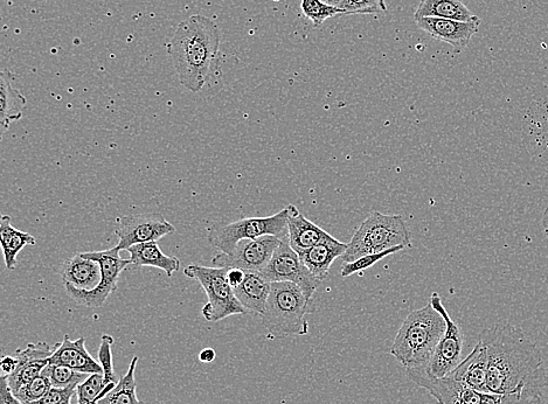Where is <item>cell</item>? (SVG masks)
<instances>
[{
    "instance_id": "obj_32",
    "label": "cell",
    "mask_w": 548,
    "mask_h": 404,
    "mask_svg": "<svg viewBox=\"0 0 548 404\" xmlns=\"http://www.w3.org/2000/svg\"><path fill=\"white\" fill-rule=\"evenodd\" d=\"M52 388L51 381L43 372L36 379L27 383L26 386L20 388L15 396L23 404L36 402L44 397L45 394Z\"/></svg>"
},
{
    "instance_id": "obj_15",
    "label": "cell",
    "mask_w": 548,
    "mask_h": 404,
    "mask_svg": "<svg viewBox=\"0 0 548 404\" xmlns=\"http://www.w3.org/2000/svg\"><path fill=\"white\" fill-rule=\"evenodd\" d=\"M50 364L66 366L89 375L103 374L100 362L90 355L83 337L72 340L65 336L61 343L55 344Z\"/></svg>"
},
{
    "instance_id": "obj_22",
    "label": "cell",
    "mask_w": 548,
    "mask_h": 404,
    "mask_svg": "<svg viewBox=\"0 0 548 404\" xmlns=\"http://www.w3.org/2000/svg\"><path fill=\"white\" fill-rule=\"evenodd\" d=\"M127 252L130 255L131 264L136 268L161 269L169 277L177 273L180 268L178 257L165 255L157 241L138 243V245L130 247Z\"/></svg>"
},
{
    "instance_id": "obj_37",
    "label": "cell",
    "mask_w": 548,
    "mask_h": 404,
    "mask_svg": "<svg viewBox=\"0 0 548 404\" xmlns=\"http://www.w3.org/2000/svg\"><path fill=\"white\" fill-rule=\"evenodd\" d=\"M18 365V360L16 357H4L2 360V364H0V367H2L3 375H10L13 372L16 371Z\"/></svg>"
},
{
    "instance_id": "obj_35",
    "label": "cell",
    "mask_w": 548,
    "mask_h": 404,
    "mask_svg": "<svg viewBox=\"0 0 548 404\" xmlns=\"http://www.w3.org/2000/svg\"><path fill=\"white\" fill-rule=\"evenodd\" d=\"M0 404H23L11 392L5 375H2V378H0Z\"/></svg>"
},
{
    "instance_id": "obj_26",
    "label": "cell",
    "mask_w": 548,
    "mask_h": 404,
    "mask_svg": "<svg viewBox=\"0 0 548 404\" xmlns=\"http://www.w3.org/2000/svg\"><path fill=\"white\" fill-rule=\"evenodd\" d=\"M138 357L131 360L128 372L122 376L116 387L99 401V404H144L137 397L135 378Z\"/></svg>"
},
{
    "instance_id": "obj_4",
    "label": "cell",
    "mask_w": 548,
    "mask_h": 404,
    "mask_svg": "<svg viewBox=\"0 0 548 404\" xmlns=\"http://www.w3.org/2000/svg\"><path fill=\"white\" fill-rule=\"evenodd\" d=\"M311 302L298 285L291 282L272 283L262 324L272 337L305 336L309 333L308 313Z\"/></svg>"
},
{
    "instance_id": "obj_1",
    "label": "cell",
    "mask_w": 548,
    "mask_h": 404,
    "mask_svg": "<svg viewBox=\"0 0 548 404\" xmlns=\"http://www.w3.org/2000/svg\"><path fill=\"white\" fill-rule=\"evenodd\" d=\"M478 340L487 351V393H516L547 373L539 348L519 327L495 324Z\"/></svg>"
},
{
    "instance_id": "obj_36",
    "label": "cell",
    "mask_w": 548,
    "mask_h": 404,
    "mask_svg": "<svg viewBox=\"0 0 548 404\" xmlns=\"http://www.w3.org/2000/svg\"><path fill=\"white\" fill-rule=\"evenodd\" d=\"M246 271L238 268H228L227 280L233 289L238 288L244 282Z\"/></svg>"
},
{
    "instance_id": "obj_29",
    "label": "cell",
    "mask_w": 548,
    "mask_h": 404,
    "mask_svg": "<svg viewBox=\"0 0 548 404\" xmlns=\"http://www.w3.org/2000/svg\"><path fill=\"white\" fill-rule=\"evenodd\" d=\"M114 338L103 334L99 348V362L103 371L104 386L117 385L120 379L114 371L113 352Z\"/></svg>"
},
{
    "instance_id": "obj_34",
    "label": "cell",
    "mask_w": 548,
    "mask_h": 404,
    "mask_svg": "<svg viewBox=\"0 0 548 404\" xmlns=\"http://www.w3.org/2000/svg\"><path fill=\"white\" fill-rule=\"evenodd\" d=\"M76 393H78V387H52L40 400L27 404H72Z\"/></svg>"
},
{
    "instance_id": "obj_38",
    "label": "cell",
    "mask_w": 548,
    "mask_h": 404,
    "mask_svg": "<svg viewBox=\"0 0 548 404\" xmlns=\"http://www.w3.org/2000/svg\"><path fill=\"white\" fill-rule=\"evenodd\" d=\"M215 357H217V353H215L212 348H205V350L201 351L199 354V359L201 362H204V364H210Z\"/></svg>"
},
{
    "instance_id": "obj_23",
    "label": "cell",
    "mask_w": 548,
    "mask_h": 404,
    "mask_svg": "<svg viewBox=\"0 0 548 404\" xmlns=\"http://www.w3.org/2000/svg\"><path fill=\"white\" fill-rule=\"evenodd\" d=\"M10 215L0 219V245L4 253L6 269L13 270L18 264V255L26 246H36L37 240L29 233L19 231L11 224Z\"/></svg>"
},
{
    "instance_id": "obj_19",
    "label": "cell",
    "mask_w": 548,
    "mask_h": 404,
    "mask_svg": "<svg viewBox=\"0 0 548 404\" xmlns=\"http://www.w3.org/2000/svg\"><path fill=\"white\" fill-rule=\"evenodd\" d=\"M348 250L346 243L338 241L334 236L318 243L301 255L305 266L311 271L319 281H324L329 275L332 263L338 257H343Z\"/></svg>"
},
{
    "instance_id": "obj_39",
    "label": "cell",
    "mask_w": 548,
    "mask_h": 404,
    "mask_svg": "<svg viewBox=\"0 0 548 404\" xmlns=\"http://www.w3.org/2000/svg\"><path fill=\"white\" fill-rule=\"evenodd\" d=\"M541 227H543L546 234H548V206L545 208L543 218H541Z\"/></svg>"
},
{
    "instance_id": "obj_7",
    "label": "cell",
    "mask_w": 548,
    "mask_h": 404,
    "mask_svg": "<svg viewBox=\"0 0 548 404\" xmlns=\"http://www.w3.org/2000/svg\"><path fill=\"white\" fill-rule=\"evenodd\" d=\"M274 235L284 238L288 235V208L266 218H246L231 224L212 225L207 231V240L221 253L232 254L242 240H254L261 236Z\"/></svg>"
},
{
    "instance_id": "obj_27",
    "label": "cell",
    "mask_w": 548,
    "mask_h": 404,
    "mask_svg": "<svg viewBox=\"0 0 548 404\" xmlns=\"http://www.w3.org/2000/svg\"><path fill=\"white\" fill-rule=\"evenodd\" d=\"M301 10L315 27L322 26L330 18L348 16L344 10L325 4L322 0H301Z\"/></svg>"
},
{
    "instance_id": "obj_12",
    "label": "cell",
    "mask_w": 548,
    "mask_h": 404,
    "mask_svg": "<svg viewBox=\"0 0 548 404\" xmlns=\"http://www.w3.org/2000/svg\"><path fill=\"white\" fill-rule=\"evenodd\" d=\"M281 240L282 238L274 235L261 236L254 240H242L232 254L220 252L215 255L212 264L218 268H238L261 273L272 260Z\"/></svg>"
},
{
    "instance_id": "obj_40",
    "label": "cell",
    "mask_w": 548,
    "mask_h": 404,
    "mask_svg": "<svg viewBox=\"0 0 548 404\" xmlns=\"http://www.w3.org/2000/svg\"><path fill=\"white\" fill-rule=\"evenodd\" d=\"M322 2L331 6H336V8H338V6L341 5L343 0H322Z\"/></svg>"
},
{
    "instance_id": "obj_17",
    "label": "cell",
    "mask_w": 548,
    "mask_h": 404,
    "mask_svg": "<svg viewBox=\"0 0 548 404\" xmlns=\"http://www.w3.org/2000/svg\"><path fill=\"white\" fill-rule=\"evenodd\" d=\"M448 375L478 392L487 393L488 358L487 351L480 340L473 352Z\"/></svg>"
},
{
    "instance_id": "obj_33",
    "label": "cell",
    "mask_w": 548,
    "mask_h": 404,
    "mask_svg": "<svg viewBox=\"0 0 548 404\" xmlns=\"http://www.w3.org/2000/svg\"><path fill=\"white\" fill-rule=\"evenodd\" d=\"M104 388H106V386H104L103 374L90 375L89 378L78 387V393H76L78 404H99L100 395Z\"/></svg>"
},
{
    "instance_id": "obj_30",
    "label": "cell",
    "mask_w": 548,
    "mask_h": 404,
    "mask_svg": "<svg viewBox=\"0 0 548 404\" xmlns=\"http://www.w3.org/2000/svg\"><path fill=\"white\" fill-rule=\"evenodd\" d=\"M338 8L348 16H372L387 11L385 0H343Z\"/></svg>"
},
{
    "instance_id": "obj_31",
    "label": "cell",
    "mask_w": 548,
    "mask_h": 404,
    "mask_svg": "<svg viewBox=\"0 0 548 404\" xmlns=\"http://www.w3.org/2000/svg\"><path fill=\"white\" fill-rule=\"evenodd\" d=\"M405 247H394L388 250H385L383 253L371 254L359 257V259L352 262H345L342 268V277H350L353 274L360 273V271L369 269L374 266V264L384 260L385 257L393 255L395 253L405 250Z\"/></svg>"
},
{
    "instance_id": "obj_28",
    "label": "cell",
    "mask_w": 548,
    "mask_h": 404,
    "mask_svg": "<svg viewBox=\"0 0 548 404\" xmlns=\"http://www.w3.org/2000/svg\"><path fill=\"white\" fill-rule=\"evenodd\" d=\"M43 372L50 379L52 387L57 388L79 387L90 376L89 374L76 372L66 366L52 364H48Z\"/></svg>"
},
{
    "instance_id": "obj_11",
    "label": "cell",
    "mask_w": 548,
    "mask_h": 404,
    "mask_svg": "<svg viewBox=\"0 0 548 404\" xmlns=\"http://www.w3.org/2000/svg\"><path fill=\"white\" fill-rule=\"evenodd\" d=\"M175 232V226L171 225L162 214L127 215V217L117 219L115 235L119 239V243L116 248L122 252V250H128L138 243L158 241Z\"/></svg>"
},
{
    "instance_id": "obj_6",
    "label": "cell",
    "mask_w": 548,
    "mask_h": 404,
    "mask_svg": "<svg viewBox=\"0 0 548 404\" xmlns=\"http://www.w3.org/2000/svg\"><path fill=\"white\" fill-rule=\"evenodd\" d=\"M228 268H210L191 264L184 275L197 281L206 292L207 304L201 313L207 322L218 323L235 315H248L227 280Z\"/></svg>"
},
{
    "instance_id": "obj_20",
    "label": "cell",
    "mask_w": 548,
    "mask_h": 404,
    "mask_svg": "<svg viewBox=\"0 0 548 404\" xmlns=\"http://www.w3.org/2000/svg\"><path fill=\"white\" fill-rule=\"evenodd\" d=\"M26 97L13 86V75L3 71L0 75V136H4L13 122L23 117Z\"/></svg>"
},
{
    "instance_id": "obj_13",
    "label": "cell",
    "mask_w": 548,
    "mask_h": 404,
    "mask_svg": "<svg viewBox=\"0 0 548 404\" xmlns=\"http://www.w3.org/2000/svg\"><path fill=\"white\" fill-rule=\"evenodd\" d=\"M414 22L430 37L452 46L455 53H461L480 30L482 20L477 18L471 22H459L441 18H414Z\"/></svg>"
},
{
    "instance_id": "obj_9",
    "label": "cell",
    "mask_w": 548,
    "mask_h": 404,
    "mask_svg": "<svg viewBox=\"0 0 548 404\" xmlns=\"http://www.w3.org/2000/svg\"><path fill=\"white\" fill-rule=\"evenodd\" d=\"M261 274L269 282H291L298 285L308 301L312 302L321 281L305 266L293 248L290 247L288 235L282 238L279 248L275 250L272 260Z\"/></svg>"
},
{
    "instance_id": "obj_10",
    "label": "cell",
    "mask_w": 548,
    "mask_h": 404,
    "mask_svg": "<svg viewBox=\"0 0 548 404\" xmlns=\"http://www.w3.org/2000/svg\"><path fill=\"white\" fill-rule=\"evenodd\" d=\"M429 303L445 318L447 329L443 333L439 344L435 348L433 357L425 369L427 374L434 376V378H445V376L452 373L461 364L464 344L463 333L460 326L450 317L445 305L442 304L441 297L436 292L430 297Z\"/></svg>"
},
{
    "instance_id": "obj_18",
    "label": "cell",
    "mask_w": 548,
    "mask_h": 404,
    "mask_svg": "<svg viewBox=\"0 0 548 404\" xmlns=\"http://www.w3.org/2000/svg\"><path fill=\"white\" fill-rule=\"evenodd\" d=\"M272 291V282L258 271H246L244 282L234 289L239 302L249 313L262 316L267 308V302Z\"/></svg>"
},
{
    "instance_id": "obj_2",
    "label": "cell",
    "mask_w": 548,
    "mask_h": 404,
    "mask_svg": "<svg viewBox=\"0 0 548 404\" xmlns=\"http://www.w3.org/2000/svg\"><path fill=\"white\" fill-rule=\"evenodd\" d=\"M220 47V30L212 19L193 15L180 23L169 54L180 83L192 93L204 88L213 73Z\"/></svg>"
},
{
    "instance_id": "obj_21",
    "label": "cell",
    "mask_w": 548,
    "mask_h": 404,
    "mask_svg": "<svg viewBox=\"0 0 548 404\" xmlns=\"http://www.w3.org/2000/svg\"><path fill=\"white\" fill-rule=\"evenodd\" d=\"M61 276L64 284L79 290H93L101 282L100 264L79 254L64 263Z\"/></svg>"
},
{
    "instance_id": "obj_25",
    "label": "cell",
    "mask_w": 548,
    "mask_h": 404,
    "mask_svg": "<svg viewBox=\"0 0 548 404\" xmlns=\"http://www.w3.org/2000/svg\"><path fill=\"white\" fill-rule=\"evenodd\" d=\"M548 392V374L511 394L483 393L478 404H541Z\"/></svg>"
},
{
    "instance_id": "obj_24",
    "label": "cell",
    "mask_w": 548,
    "mask_h": 404,
    "mask_svg": "<svg viewBox=\"0 0 548 404\" xmlns=\"http://www.w3.org/2000/svg\"><path fill=\"white\" fill-rule=\"evenodd\" d=\"M414 18H441L471 22L478 17L461 0H420Z\"/></svg>"
},
{
    "instance_id": "obj_16",
    "label": "cell",
    "mask_w": 548,
    "mask_h": 404,
    "mask_svg": "<svg viewBox=\"0 0 548 404\" xmlns=\"http://www.w3.org/2000/svg\"><path fill=\"white\" fill-rule=\"evenodd\" d=\"M288 241L298 255L329 239L330 234L305 218L295 205L288 207Z\"/></svg>"
},
{
    "instance_id": "obj_8",
    "label": "cell",
    "mask_w": 548,
    "mask_h": 404,
    "mask_svg": "<svg viewBox=\"0 0 548 404\" xmlns=\"http://www.w3.org/2000/svg\"><path fill=\"white\" fill-rule=\"evenodd\" d=\"M120 250L115 248L103 250V252L81 253L85 259L93 260L100 264L101 282L93 290H79L71 284H65V289L69 297L74 302L87 306V308H101L107 299L117 289L122 271L131 264L130 259H122Z\"/></svg>"
},
{
    "instance_id": "obj_14",
    "label": "cell",
    "mask_w": 548,
    "mask_h": 404,
    "mask_svg": "<svg viewBox=\"0 0 548 404\" xmlns=\"http://www.w3.org/2000/svg\"><path fill=\"white\" fill-rule=\"evenodd\" d=\"M54 353V346L47 343L29 344L24 350L16 352L18 365L16 371L6 376V381L13 394L17 393L27 383L36 379L50 364V358Z\"/></svg>"
},
{
    "instance_id": "obj_5",
    "label": "cell",
    "mask_w": 548,
    "mask_h": 404,
    "mask_svg": "<svg viewBox=\"0 0 548 404\" xmlns=\"http://www.w3.org/2000/svg\"><path fill=\"white\" fill-rule=\"evenodd\" d=\"M400 246L412 248V234L404 217L372 212L352 236L343 261L352 262L359 257Z\"/></svg>"
},
{
    "instance_id": "obj_3",
    "label": "cell",
    "mask_w": 548,
    "mask_h": 404,
    "mask_svg": "<svg viewBox=\"0 0 548 404\" xmlns=\"http://www.w3.org/2000/svg\"><path fill=\"white\" fill-rule=\"evenodd\" d=\"M446 329L445 318L429 303L409 313L394 339L391 354L406 369L426 367Z\"/></svg>"
}]
</instances>
